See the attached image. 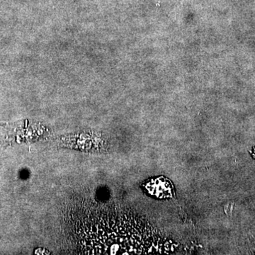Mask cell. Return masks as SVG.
Here are the masks:
<instances>
[{
	"label": "cell",
	"mask_w": 255,
	"mask_h": 255,
	"mask_svg": "<svg viewBox=\"0 0 255 255\" xmlns=\"http://www.w3.org/2000/svg\"><path fill=\"white\" fill-rule=\"evenodd\" d=\"M80 250L91 255H140L152 253L148 226L128 215H102L79 228Z\"/></svg>",
	"instance_id": "1"
},
{
	"label": "cell",
	"mask_w": 255,
	"mask_h": 255,
	"mask_svg": "<svg viewBox=\"0 0 255 255\" xmlns=\"http://www.w3.org/2000/svg\"><path fill=\"white\" fill-rule=\"evenodd\" d=\"M145 189L149 194L158 199L172 197L174 194L172 183L164 177L152 179L146 184Z\"/></svg>",
	"instance_id": "2"
}]
</instances>
